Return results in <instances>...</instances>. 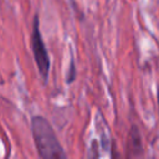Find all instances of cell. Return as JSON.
I'll use <instances>...</instances> for the list:
<instances>
[{
	"mask_svg": "<svg viewBox=\"0 0 159 159\" xmlns=\"http://www.w3.org/2000/svg\"><path fill=\"white\" fill-rule=\"evenodd\" d=\"M31 133L40 159H67L52 125L42 116L31 118Z\"/></svg>",
	"mask_w": 159,
	"mask_h": 159,
	"instance_id": "cell-1",
	"label": "cell"
},
{
	"mask_svg": "<svg viewBox=\"0 0 159 159\" xmlns=\"http://www.w3.org/2000/svg\"><path fill=\"white\" fill-rule=\"evenodd\" d=\"M30 45L34 55L35 63L37 66L39 75L41 76L43 83L47 82L48 75H50V67H51V61L50 56L46 48V45L43 42L41 31H40V20L39 15L36 14L32 20V29H31V35H30Z\"/></svg>",
	"mask_w": 159,
	"mask_h": 159,
	"instance_id": "cell-2",
	"label": "cell"
},
{
	"mask_svg": "<svg viewBox=\"0 0 159 159\" xmlns=\"http://www.w3.org/2000/svg\"><path fill=\"white\" fill-rule=\"evenodd\" d=\"M128 149L133 155H140L143 152L142 144V135L135 124H133L128 133Z\"/></svg>",
	"mask_w": 159,
	"mask_h": 159,
	"instance_id": "cell-3",
	"label": "cell"
},
{
	"mask_svg": "<svg viewBox=\"0 0 159 159\" xmlns=\"http://www.w3.org/2000/svg\"><path fill=\"white\" fill-rule=\"evenodd\" d=\"M88 159H99V143L97 139H93L88 150Z\"/></svg>",
	"mask_w": 159,
	"mask_h": 159,
	"instance_id": "cell-4",
	"label": "cell"
},
{
	"mask_svg": "<svg viewBox=\"0 0 159 159\" xmlns=\"http://www.w3.org/2000/svg\"><path fill=\"white\" fill-rule=\"evenodd\" d=\"M76 67H75V61L72 60L71 61V65H70V68H68V76L66 77V82L70 84L72 83L75 80H76Z\"/></svg>",
	"mask_w": 159,
	"mask_h": 159,
	"instance_id": "cell-5",
	"label": "cell"
},
{
	"mask_svg": "<svg viewBox=\"0 0 159 159\" xmlns=\"http://www.w3.org/2000/svg\"><path fill=\"white\" fill-rule=\"evenodd\" d=\"M111 157H112V159H123L122 158V155L119 154V152L116 149V147L114 145H112V152H111Z\"/></svg>",
	"mask_w": 159,
	"mask_h": 159,
	"instance_id": "cell-6",
	"label": "cell"
},
{
	"mask_svg": "<svg viewBox=\"0 0 159 159\" xmlns=\"http://www.w3.org/2000/svg\"><path fill=\"white\" fill-rule=\"evenodd\" d=\"M158 107H159V87H158Z\"/></svg>",
	"mask_w": 159,
	"mask_h": 159,
	"instance_id": "cell-7",
	"label": "cell"
}]
</instances>
